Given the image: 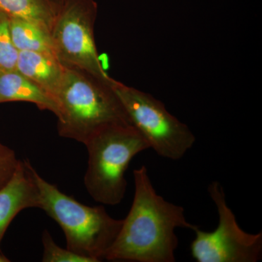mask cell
I'll list each match as a JSON object with an SVG mask.
<instances>
[{"instance_id":"cell-1","label":"cell","mask_w":262,"mask_h":262,"mask_svg":"<svg viewBox=\"0 0 262 262\" xmlns=\"http://www.w3.org/2000/svg\"><path fill=\"white\" fill-rule=\"evenodd\" d=\"M132 206L105 259L110 261L174 262L179 239L175 230H194L182 206L165 201L153 187L145 165L134 170Z\"/></svg>"},{"instance_id":"cell-2","label":"cell","mask_w":262,"mask_h":262,"mask_svg":"<svg viewBox=\"0 0 262 262\" xmlns=\"http://www.w3.org/2000/svg\"><path fill=\"white\" fill-rule=\"evenodd\" d=\"M56 100L58 134L83 144L108 125L131 124L112 84L83 71L65 67Z\"/></svg>"},{"instance_id":"cell-3","label":"cell","mask_w":262,"mask_h":262,"mask_svg":"<svg viewBox=\"0 0 262 262\" xmlns=\"http://www.w3.org/2000/svg\"><path fill=\"white\" fill-rule=\"evenodd\" d=\"M32 170L39 190V208L61 227L67 249L94 262L105 259L123 220L110 216L102 206L82 204L45 180L33 166Z\"/></svg>"},{"instance_id":"cell-4","label":"cell","mask_w":262,"mask_h":262,"mask_svg":"<svg viewBox=\"0 0 262 262\" xmlns=\"http://www.w3.org/2000/svg\"><path fill=\"white\" fill-rule=\"evenodd\" d=\"M84 145L89 154L84 177L87 192L97 203L118 205L126 193L129 164L150 149L149 144L132 124L118 123L103 127Z\"/></svg>"},{"instance_id":"cell-5","label":"cell","mask_w":262,"mask_h":262,"mask_svg":"<svg viewBox=\"0 0 262 262\" xmlns=\"http://www.w3.org/2000/svg\"><path fill=\"white\" fill-rule=\"evenodd\" d=\"M112 87L130 119L150 149L170 160H179L196 141L186 124L171 115L164 103L151 95L114 79Z\"/></svg>"},{"instance_id":"cell-6","label":"cell","mask_w":262,"mask_h":262,"mask_svg":"<svg viewBox=\"0 0 262 262\" xmlns=\"http://www.w3.org/2000/svg\"><path fill=\"white\" fill-rule=\"evenodd\" d=\"M97 10L94 0H63L52 27V40L62 64L112 84L114 79L103 68L95 42Z\"/></svg>"},{"instance_id":"cell-7","label":"cell","mask_w":262,"mask_h":262,"mask_svg":"<svg viewBox=\"0 0 262 262\" xmlns=\"http://www.w3.org/2000/svg\"><path fill=\"white\" fill-rule=\"evenodd\" d=\"M208 192L218 213L219 223L213 232L196 227L191 244L192 257L198 262H256L262 256V232L251 234L239 227L228 206L225 190L216 181L208 185Z\"/></svg>"},{"instance_id":"cell-8","label":"cell","mask_w":262,"mask_h":262,"mask_svg":"<svg viewBox=\"0 0 262 262\" xmlns=\"http://www.w3.org/2000/svg\"><path fill=\"white\" fill-rule=\"evenodd\" d=\"M32 168L28 160H20L13 177L0 189V247L7 229L20 211L40 207Z\"/></svg>"},{"instance_id":"cell-9","label":"cell","mask_w":262,"mask_h":262,"mask_svg":"<svg viewBox=\"0 0 262 262\" xmlns=\"http://www.w3.org/2000/svg\"><path fill=\"white\" fill-rule=\"evenodd\" d=\"M15 70L56 100L65 72V66L56 56L38 52L20 51Z\"/></svg>"},{"instance_id":"cell-10","label":"cell","mask_w":262,"mask_h":262,"mask_svg":"<svg viewBox=\"0 0 262 262\" xmlns=\"http://www.w3.org/2000/svg\"><path fill=\"white\" fill-rule=\"evenodd\" d=\"M24 101L34 103L39 110L58 116L55 98L16 70H0V103Z\"/></svg>"},{"instance_id":"cell-11","label":"cell","mask_w":262,"mask_h":262,"mask_svg":"<svg viewBox=\"0 0 262 262\" xmlns=\"http://www.w3.org/2000/svg\"><path fill=\"white\" fill-rule=\"evenodd\" d=\"M9 19L10 34L19 52H38L56 56L49 29L28 19L13 17Z\"/></svg>"},{"instance_id":"cell-12","label":"cell","mask_w":262,"mask_h":262,"mask_svg":"<svg viewBox=\"0 0 262 262\" xmlns=\"http://www.w3.org/2000/svg\"><path fill=\"white\" fill-rule=\"evenodd\" d=\"M0 12L9 17L37 22L51 32L56 14L49 0H0Z\"/></svg>"},{"instance_id":"cell-13","label":"cell","mask_w":262,"mask_h":262,"mask_svg":"<svg viewBox=\"0 0 262 262\" xmlns=\"http://www.w3.org/2000/svg\"><path fill=\"white\" fill-rule=\"evenodd\" d=\"M18 53L10 34L9 16L0 12V70H15Z\"/></svg>"},{"instance_id":"cell-14","label":"cell","mask_w":262,"mask_h":262,"mask_svg":"<svg viewBox=\"0 0 262 262\" xmlns=\"http://www.w3.org/2000/svg\"><path fill=\"white\" fill-rule=\"evenodd\" d=\"M43 262H94L91 258L58 246L48 230L42 233Z\"/></svg>"},{"instance_id":"cell-15","label":"cell","mask_w":262,"mask_h":262,"mask_svg":"<svg viewBox=\"0 0 262 262\" xmlns=\"http://www.w3.org/2000/svg\"><path fill=\"white\" fill-rule=\"evenodd\" d=\"M19 161L13 149L0 143V189L13 177Z\"/></svg>"},{"instance_id":"cell-16","label":"cell","mask_w":262,"mask_h":262,"mask_svg":"<svg viewBox=\"0 0 262 262\" xmlns=\"http://www.w3.org/2000/svg\"><path fill=\"white\" fill-rule=\"evenodd\" d=\"M49 1L51 2V4L53 5V7L56 8L57 11V10L58 9L60 5H61L62 3H63V0H49Z\"/></svg>"},{"instance_id":"cell-17","label":"cell","mask_w":262,"mask_h":262,"mask_svg":"<svg viewBox=\"0 0 262 262\" xmlns=\"http://www.w3.org/2000/svg\"><path fill=\"white\" fill-rule=\"evenodd\" d=\"M10 259L8 257L5 256L3 254V253L2 251H0V262H9Z\"/></svg>"}]
</instances>
